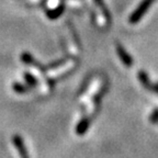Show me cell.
Masks as SVG:
<instances>
[{
	"label": "cell",
	"instance_id": "cell-1",
	"mask_svg": "<svg viewBox=\"0 0 158 158\" xmlns=\"http://www.w3.org/2000/svg\"><path fill=\"white\" fill-rule=\"evenodd\" d=\"M154 2V0H144L141 5L138 6L137 9L134 11L130 17V22L131 23H136L143 18V15L146 13V11L148 10V8L151 7V5Z\"/></svg>",
	"mask_w": 158,
	"mask_h": 158
},
{
	"label": "cell",
	"instance_id": "cell-3",
	"mask_svg": "<svg viewBox=\"0 0 158 158\" xmlns=\"http://www.w3.org/2000/svg\"><path fill=\"white\" fill-rule=\"evenodd\" d=\"M13 144H15V148H17L18 152H19L21 158H30L29 154H27V151L24 147V144H23L22 138L20 137V136L15 135V137H13Z\"/></svg>",
	"mask_w": 158,
	"mask_h": 158
},
{
	"label": "cell",
	"instance_id": "cell-5",
	"mask_svg": "<svg viewBox=\"0 0 158 158\" xmlns=\"http://www.w3.org/2000/svg\"><path fill=\"white\" fill-rule=\"evenodd\" d=\"M89 125V120L88 118H85V120H82L80 123H79L78 127H77V133L78 134H84L85 131L87 130V127H88Z\"/></svg>",
	"mask_w": 158,
	"mask_h": 158
},
{
	"label": "cell",
	"instance_id": "cell-8",
	"mask_svg": "<svg viewBox=\"0 0 158 158\" xmlns=\"http://www.w3.org/2000/svg\"><path fill=\"white\" fill-rule=\"evenodd\" d=\"M152 89H154V90H155V91H156V92H157V94H158V84H156L155 86H154V87H153V88H152Z\"/></svg>",
	"mask_w": 158,
	"mask_h": 158
},
{
	"label": "cell",
	"instance_id": "cell-6",
	"mask_svg": "<svg viewBox=\"0 0 158 158\" xmlns=\"http://www.w3.org/2000/svg\"><path fill=\"white\" fill-rule=\"evenodd\" d=\"M96 1V3L99 6V7L101 8V10L104 12V15H106V19H109L110 18V15H109V13H108V11H106V7L103 5V2H102V0H94Z\"/></svg>",
	"mask_w": 158,
	"mask_h": 158
},
{
	"label": "cell",
	"instance_id": "cell-7",
	"mask_svg": "<svg viewBox=\"0 0 158 158\" xmlns=\"http://www.w3.org/2000/svg\"><path fill=\"white\" fill-rule=\"evenodd\" d=\"M158 120V110H155V112L153 113V115H152V121L155 122Z\"/></svg>",
	"mask_w": 158,
	"mask_h": 158
},
{
	"label": "cell",
	"instance_id": "cell-4",
	"mask_svg": "<svg viewBox=\"0 0 158 158\" xmlns=\"http://www.w3.org/2000/svg\"><path fill=\"white\" fill-rule=\"evenodd\" d=\"M138 78H139V81H141L142 84H143L144 86L146 87V88L152 89L151 82H149V79H148V77H147V75H146V73L139 72V73H138Z\"/></svg>",
	"mask_w": 158,
	"mask_h": 158
},
{
	"label": "cell",
	"instance_id": "cell-2",
	"mask_svg": "<svg viewBox=\"0 0 158 158\" xmlns=\"http://www.w3.org/2000/svg\"><path fill=\"white\" fill-rule=\"evenodd\" d=\"M115 47H116V52H118V57L121 58L122 63H123L125 66L131 67L132 65H133V58H132V57L127 54V52L125 51V48H124V47L122 46L120 43H116Z\"/></svg>",
	"mask_w": 158,
	"mask_h": 158
}]
</instances>
